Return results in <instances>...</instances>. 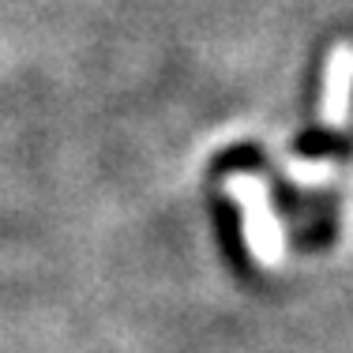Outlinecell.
Returning a JSON list of instances; mask_svg holds the SVG:
<instances>
[{"mask_svg": "<svg viewBox=\"0 0 353 353\" xmlns=\"http://www.w3.org/2000/svg\"><path fill=\"white\" fill-rule=\"evenodd\" d=\"M214 225H218V241H222L233 271L245 274L252 263H248V248H245V230H241V211L230 203V199H222V196L214 199Z\"/></svg>", "mask_w": 353, "mask_h": 353, "instance_id": "6da1fadb", "label": "cell"}]
</instances>
